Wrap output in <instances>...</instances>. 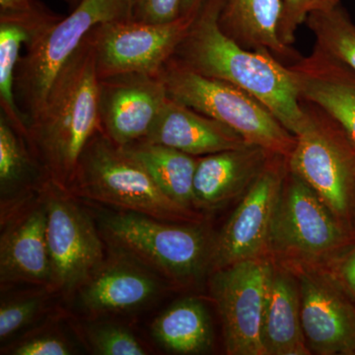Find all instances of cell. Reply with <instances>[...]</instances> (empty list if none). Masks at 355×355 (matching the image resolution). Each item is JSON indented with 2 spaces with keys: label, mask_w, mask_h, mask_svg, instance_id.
<instances>
[{
  "label": "cell",
  "mask_w": 355,
  "mask_h": 355,
  "mask_svg": "<svg viewBox=\"0 0 355 355\" xmlns=\"http://www.w3.org/2000/svg\"><path fill=\"white\" fill-rule=\"evenodd\" d=\"M286 266L298 279L301 324L311 354H354L355 299L324 266Z\"/></svg>",
  "instance_id": "obj_12"
},
{
  "label": "cell",
  "mask_w": 355,
  "mask_h": 355,
  "mask_svg": "<svg viewBox=\"0 0 355 355\" xmlns=\"http://www.w3.org/2000/svg\"><path fill=\"white\" fill-rule=\"evenodd\" d=\"M154 340L175 354H200L214 343L209 312L202 301L184 298L154 319L150 327Z\"/></svg>",
  "instance_id": "obj_24"
},
{
  "label": "cell",
  "mask_w": 355,
  "mask_h": 355,
  "mask_svg": "<svg viewBox=\"0 0 355 355\" xmlns=\"http://www.w3.org/2000/svg\"><path fill=\"white\" fill-rule=\"evenodd\" d=\"M291 69L301 97L319 107L355 144L354 72L319 51Z\"/></svg>",
  "instance_id": "obj_20"
},
{
  "label": "cell",
  "mask_w": 355,
  "mask_h": 355,
  "mask_svg": "<svg viewBox=\"0 0 355 355\" xmlns=\"http://www.w3.org/2000/svg\"><path fill=\"white\" fill-rule=\"evenodd\" d=\"M284 179L282 166L266 164L214 239L210 272L268 256L270 224Z\"/></svg>",
  "instance_id": "obj_13"
},
{
  "label": "cell",
  "mask_w": 355,
  "mask_h": 355,
  "mask_svg": "<svg viewBox=\"0 0 355 355\" xmlns=\"http://www.w3.org/2000/svg\"><path fill=\"white\" fill-rule=\"evenodd\" d=\"M163 289L164 282L156 273L111 251L77 293L81 307L100 316L139 309L155 300Z\"/></svg>",
  "instance_id": "obj_16"
},
{
  "label": "cell",
  "mask_w": 355,
  "mask_h": 355,
  "mask_svg": "<svg viewBox=\"0 0 355 355\" xmlns=\"http://www.w3.org/2000/svg\"><path fill=\"white\" fill-rule=\"evenodd\" d=\"M46 287L20 292L2 298L0 305V340L6 342L18 331L32 324L44 312L48 296Z\"/></svg>",
  "instance_id": "obj_27"
},
{
  "label": "cell",
  "mask_w": 355,
  "mask_h": 355,
  "mask_svg": "<svg viewBox=\"0 0 355 355\" xmlns=\"http://www.w3.org/2000/svg\"><path fill=\"white\" fill-rule=\"evenodd\" d=\"M196 14H183L164 24L123 19L96 26L89 33V39L94 50L98 77L104 79L130 73L160 76Z\"/></svg>",
  "instance_id": "obj_10"
},
{
  "label": "cell",
  "mask_w": 355,
  "mask_h": 355,
  "mask_svg": "<svg viewBox=\"0 0 355 355\" xmlns=\"http://www.w3.org/2000/svg\"><path fill=\"white\" fill-rule=\"evenodd\" d=\"M282 13L279 24V38L282 43L291 44L296 29L314 11L338 3L336 0H282Z\"/></svg>",
  "instance_id": "obj_30"
},
{
  "label": "cell",
  "mask_w": 355,
  "mask_h": 355,
  "mask_svg": "<svg viewBox=\"0 0 355 355\" xmlns=\"http://www.w3.org/2000/svg\"><path fill=\"white\" fill-rule=\"evenodd\" d=\"M67 191L76 198L160 220H200L193 210L168 197L146 168L101 130L86 144Z\"/></svg>",
  "instance_id": "obj_4"
},
{
  "label": "cell",
  "mask_w": 355,
  "mask_h": 355,
  "mask_svg": "<svg viewBox=\"0 0 355 355\" xmlns=\"http://www.w3.org/2000/svg\"><path fill=\"white\" fill-rule=\"evenodd\" d=\"M268 153L261 147L247 146L198 158L195 209H216L246 193L268 164Z\"/></svg>",
  "instance_id": "obj_18"
},
{
  "label": "cell",
  "mask_w": 355,
  "mask_h": 355,
  "mask_svg": "<svg viewBox=\"0 0 355 355\" xmlns=\"http://www.w3.org/2000/svg\"><path fill=\"white\" fill-rule=\"evenodd\" d=\"M307 20L316 36L318 51L355 73V25L342 7L336 3L319 9Z\"/></svg>",
  "instance_id": "obj_26"
},
{
  "label": "cell",
  "mask_w": 355,
  "mask_h": 355,
  "mask_svg": "<svg viewBox=\"0 0 355 355\" xmlns=\"http://www.w3.org/2000/svg\"><path fill=\"white\" fill-rule=\"evenodd\" d=\"M160 77L169 98L223 123L251 146L286 157L295 146L296 137L270 110L242 89L198 74L172 58Z\"/></svg>",
  "instance_id": "obj_5"
},
{
  "label": "cell",
  "mask_w": 355,
  "mask_h": 355,
  "mask_svg": "<svg viewBox=\"0 0 355 355\" xmlns=\"http://www.w3.org/2000/svg\"><path fill=\"white\" fill-rule=\"evenodd\" d=\"M142 140L172 147L195 157L251 146L223 123L174 101L169 96Z\"/></svg>",
  "instance_id": "obj_17"
},
{
  "label": "cell",
  "mask_w": 355,
  "mask_h": 355,
  "mask_svg": "<svg viewBox=\"0 0 355 355\" xmlns=\"http://www.w3.org/2000/svg\"><path fill=\"white\" fill-rule=\"evenodd\" d=\"M111 251L123 254L165 282L187 286L209 270L214 238L198 223H173L123 210L97 214Z\"/></svg>",
  "instance_id": "obj_3"
},
{
  "label": "cell",
  "mask_w": 355,
  "mask_h": 355,
  "mask_svg": "<svg viewBox=\"0 0 355 355\" xmlns=\"http://www.w3.org/2000/svg\"><path fill=\"white\" fill-rule=\"evenodd\" d=\"M46 224L48 216L42 191L1 212V287L26 284L49 289L51 266Z\"/></svg>",
  "instance_id": "obj_14"
},
{
  "label": "cell",
  "mask_w": 355,
  "mask_h": 355,
  "mask_svg": "<svg viewBox=\"0 0 355 355\" xmlns=\"http://www.w3.org/2000/svg\"><path fill=\"white\" fill-rule=\"evenodd\" d=\"M62 1L65 2V3L69 4L70 8H76L77 6H78L79 2L81 1V0H62Z\"/></svg>",
  "instance_id": "obj_35"
},
{
  "label": "cell",
  "mask_w": 355,
  "mask_h": 355,
  "mask_svg": "<svg viewBox=\"0 0 355 355\" xmlns=\"http://www.w3.org/2000/svg\"><path fill=\"white\" fill-rule=\"evenodd\" d=\"M86 340L93 354L99 355H146L148 349L125 327L111 323L89 324Z\"/></svg>",
  "instance_id": "obj_28"
},
{
  "label": "cell",
  "mask_w": 355,
  "mask_h": 355,
  "mask_svg": "<svg viewBox=\"0 0 355 355\" xmlns=\"http://www.w3.org/2000/svg\"><path fill=\"white\" fill-rule=\"evenodd\" d=\"M50 181L33 153L27 135L0 114V196L1 211L40 193Z\"/></svg>",
  "instance_id": "obj_22"
},
{
  "label": "cell",
  "mask_w": 355,
  "mask_h": 355,
  "mask_svg": "<svg viewBox=\"0 0 355 355\" xmlns=\"http://www.w3.org/2000/svg\"><path fill=\"white\" fill-rule=\"evenodd\" d=\"M132 19V0H81L67 17L25 46L15 72L14 93L28 125L46 100L55 77L96 26Z\"/></svg>",
  "instance_id": "obj_7"
},
{
  "label": "cell",
  "mask_w": 355,
  "mask_h": 355,
  "mask_svg": "<svg viewBox=\"0 0 355 355\" xmlns=\"http://www.w3.org/2000/svg\"><path fill=\"white\" fill-rule=\"evenodd\" d=\"M336 1H338V0H336Z\"/></svg>",
  "instance_id": "obj_36"
},
{
  "label": "cell",
  "mask_w": 355,
  "mask_h": 355,
  "mask_svg": "<svg viewBox=\"0 0 355 355\" xmlns=\"http://www.w3.org/2000/svg\"><path fill=\"white\" fill-rule=\"evenodd\" d=\"M265 355L311 354L301 324L300 291L295 273L273 261L261 321Z\"/></svg>",
  "instance_id": "obj_19"
},
{
  "label": "cell",
  "mask_w": 355,
  "mask_h": 355,
  "mask_svg": "<svg viewBox=\"0 0 355 355\" xmlns=\"http://www.w3.org/2000/svg\"><path fill=\"white\" fill-rule=\"evenodd\" d=\"M42 193L48 216L49 291L69 296L78 291L105 260L104 240L97 224L69 191L48 181Z\"/></svg>",
  "instance_id": "obj_9"
},
{
  "label": "cell",
  "mask_w": 355,
  "mask_h": 355,
  "mask_svg": "<svg viewBox=\"0 0 355 355\" xmlns=\"http://www.w3.org/2000/svg\"><path fill=\"white\" fill-rule=\"evenodd\" d=\"M123 149L146 168L168 197L186 209H195L193 181L198 158L146 140Z\"/></svg>",
  "instance_id": "obj_25"
},
{
  "label": "cell",
  "mask_w": 355,
  "mask_h": 355,
  "mask_svg": "<svg viewBox=\"0 0 355 355\" xmlns=\"http://www.w3.org/2000/svg\"><path fill=\"white\" fill-rule=\"evenodd\" d=\"M62 17L40 1L24 12L0 13V107L1 113L26 135L27 120L18 107L14 93L21 50Z\"/></svg>",
  "instance_id": "obj_21"
},
{
  "label": "cell",
  "mask_w": 355,
  "mask_h": 355,
  "mask_svg": "<svg viewBox=\"0 0 355 355\" xmlns=\"http://www.w3.org/2000/svg\"><path fill=\"white\" fill-rule=\"evenodd\" d=\"M184 0H132V19L153 24L173 22L181 16Z\"/></svg>",
  "instance_id": "obj_31"
},
{
  "label": "cell",
  "mask_w": 355,
  "mask_h": 355,
  "mask_svg": "<svg viewBox=\"0 0 355 355\" xmlns=\"http://www.w3.org/2000/svg\"><path fill=\"white\" fill-rule=\"evenodd\" d=\"M221 0H205L172 60L202 76L232 84L272 112L294 137L307 127L310 113L301 106L300 89L291 69L270 51H249L222 29Z\"/></svg>",
  "instance_id": "obj_1"
},
{
  "label": "cell",
  "mask_w": 355,
  "mask_h": 355,
  "mask_svg": "<svg viewBox=\"0 0 355 355\" xmlns=\"http://www.w3.org/2000/svg\"><path fill=\"white\" fill-rule=\"evenodd\" d=\"M350 233L309 184L291 171L284 175L268 256L286 266H324L349 246Z\"/></svg>",
  "instance_id": "obj_6"
},
{
  "label": "cell",
  "mask_w": 355,
  "mask_h": 355,
  "mask_svg": "<svg viewBox=\"0 0 355 355\" xmlns=\"http://www.w3.org/2000/svg\"><path fill=\"white\" fill-rule=\"evenodd\" d=\"M99 80L102 132L121 147L146 139L168 99L160 76L130 73Z\"/></svg>",
  "instance_id": "obj_15"
},
{
  "label": "cell",
  "mask_w": 355,
  "mask_h": 355,
  "mask_svg": "<svg viewBox=\"0 0 355 355\" xmlns=\"http://www.w3.org/2000/svg\"><path fill=\"white\" fill-rule=\"evenodd\" d=\"M99 81L88 34L28 125L33 153L49 180L62 190H69L86 144L101 130Z\"/></svg>",
  "instance_id": "obj_2"
},
{
  "label": "cell",
  "mask_w": 355,
  "mask_h": 355,
  "mask_svg": "<svg viewBox=\"0 0 355 355\" xmlns=\"http://www.w3.org/2000/svg\"><path fill=\"white\" fill-rule=\"evenodd\" d=\"M205 1V0H184L182 4L181 15L197 13Z\"/></svg>",
  "instance_id": "obj_34"
},
{
  "label": "cell",
  "mask_w": 355,
  "mask_h": 355,
  "mask_svg": "<svg viewBox=\"0 0 355 355\" xmlns=\"http://www.w3.org/2000/svg\"><path fill=\"white\" fill-rule=\"evenodd\" d=\"M38 0H0V13L24 12L34 7Z\"/></svg>",
  "instance_id": "obj_33"
},
{
  "label": "cell",
  "mask_w": 355,
  "mask_h": 355,
  "mask_svg": "<svg viewBox=\"0 0 355 355\" xmlns=\"http://www.w3.org/2000/svg\"><path fill=\"white\" fill-rule=\"evenodd\" d=\"M219 23L239 44L256 50L284 55L286 44L279 38L282 0H221Z\"/></svg>",
  "instance_id": "obj_23"
},
{
  "label": "cell",
  "mask_w": 355,
  "mask_h": 355,
  "mask_svg": "<svg viewBox=\"0 0 355 355\" xmlns=\"http://www.w3.org/2000/svg\"><path fill=\"white\" fill-rule=\"evenodd\" d=\"M12 355H70L76 354L69 340L55 330L37 331L2 349Z\"/></svg>",
  "instance_id": "obj_29"
},
{
  "label": "cell",
  "mask_w": 355,
  "mask_h": 355,
  "mask_svg": "<svg viewBox=\"0 0 355 355\" xmlns=\"http://www.w3.org/2000/svg\"><path fill=\"white\" fill-rule=\"evenodd\" d=\"M272 263L263 256L212 272L210 288L220 315L228 354L265 355L261 321Z\"/></svg>",
  "instance_id": "obj_11"
},
{
  "label": "cell",
  "mask_w": 355,
  "mask_h": 355,
  "mask_svg": "<svg viewBox=\"0 0 355 355\" xmlns=\"http://www.w3.org/2000/svg\"><path fill=\"white\" fill-rule=\"evenodd\" d=\"M324 114L322 121L310 113L287 157L289 171L309 184L350 230L355 218V144Z\"/></svg>",
  "instance_id": "obj_8"
},
{
  "label": "cell",
  "mask_w": 355,
  "mask_h": 355,
  "mask_svg": "<svg viewBox=\"0 0 355 355\" xmlns=\"http://www.w3.org/2000/svg\"><path fill=\"white\" fill-rule=\"evenodd\" d=\"M329 270L355 299V245L331 261Z\"/></svg>",
  "instance_id": "obj_32"
}]
</instances>
